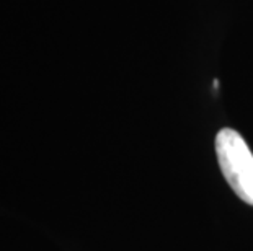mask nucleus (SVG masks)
Instances as JSON below:
<instances>
[{"label": "nucleus", "mask_w": 253, "mask_h": 251, "mask_svg": "<svg viewBox=\"0 0 253 251\" xmlns=\"http://www.w3.org/2000/svg\"><path fill=\"white\" fill-rule=\"evenodd\" d=\"M216 153L225 181L234 193L253 206V153L249 143L234 129H220L216 137Z\"/></svg>", "instance_id": "f257e3e1"}]
</instances>
